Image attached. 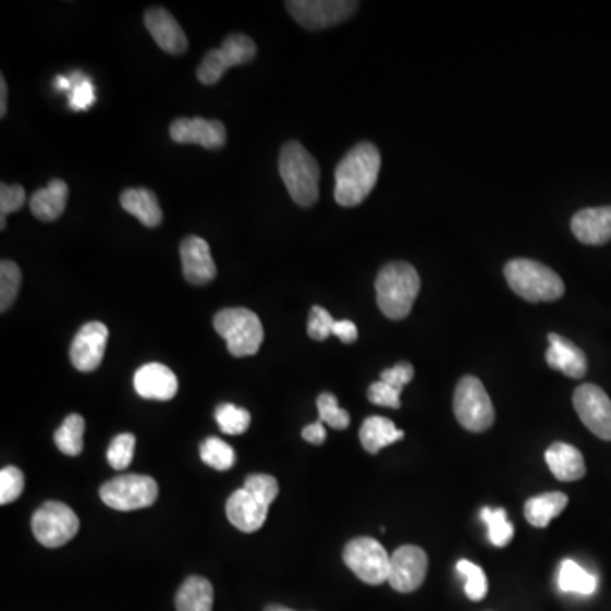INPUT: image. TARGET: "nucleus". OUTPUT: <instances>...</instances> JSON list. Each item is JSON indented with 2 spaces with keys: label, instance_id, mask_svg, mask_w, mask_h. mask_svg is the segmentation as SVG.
Wrapping results in <instances>:
<instances>
[{
  "label": "nucleus",
  "instance_id": "obj_1",
  "mask_svg": "<svg viewBox=\"0 0 611 611\" xmlns=\"http://www.w3.org/2000/svg\"><path fill=\"white\" fill-rule=\"evenodd\" d=\"M381 170V154L372 143H358L334 170V200L354 208L369 197Z\"/></svg>",
  "mask_w": 611,
  "mask_h": 611
},
{
  "label": "nucleus",
  "instance_id": "obj_2",
  "mask_svg": "<svg viewBox=\"0 0 611 611\" xmlns=\"http://www.w3.org/2000/svg\"><path fill=\"white\" fill-rule=\"evenodd\" d=\"M421 281L407 261H391L376 279L377 304L389 319H404L412 313Z\"/></svg>",
  "mask_w": 611,
  "mask_h": 611
},
{
  "label": "nucleus",
  "instance_id": "obj_3",
  "mask_svg": "<svg viewBox=\"0 0 611 611\" xmlns=\"http://www.w3.org/2000/svg\"><path fill=\"white\" fill-rule=\"evenodd\" d=\"M504 278L513 293L528 303H550L561 300L565 293V285L559 273L530 258L508 261Z\"/></svg>",
  "mask_w": 611,
  "mask_h": 611
},
{
  "label": "nucleus",
  "instance_id": "obj_4",
  "mask_svg": "<svg viewBox=\"0 0 611 611\" xmlns=\"http://www.w3.org/2000/svg\"><path fill=\"white\" fill-rule=\"evenodd\" d=\"M279 173L294 203L311 208L319 197V166L300 142H288L282 147Z\"/></svg>",
  "mask_w": 611,
  "mask_h": 611
},
{
  "label": "nucleus",
  "instance_id": "obj_5",
  "mask_svg": "<svg viewBox=\"0 0 611 611\" xmlns=\"http://www.w3.org/2000/svg\"><path fill=\"white\" fill-rule=\"evenodd\" d=\"M215 328L227 340L233 357H250L260 351L264 327L260 318L246 308H228L215 316Z\"/></svg>",
  "mask_w": 611,
  "mask_h": 611
},
{
  "label": "nucleus",
  "instance_id": "obj_6",
  "mask_svg": "<svg viewBox=\"0 0 611 611\" xmlns=\"http://www.w3.org/2000/svg\"><path fill=\"white\" fill-rule=\"evenodd\" d=\"M454 413L465 430H489L494 424V406L482 382L474 376L462 377L454 394Z\"/></svg>",
  "mask_w": 611,
  "mask_h": 611
},
{
  "label": "nucleus",
  "instance_id": "obj_7",
  "mask_svg": "<svg viewBox=\"0 0 611 611\" xmlns=\"http://www.w3.org/2000/svg\"><path fill=\"white\" fill-rule=\"evenodd\" d=\"M99 492L102 501L115 512H135L157 501L158 485L150 476L124 474L102 485Z\"/></svg>",
  "mask_w": 611,
  "mask_h": 611
},
{
  "label": "nucleus",
  "instance_id": "obj_8",
  "mask_svg": "<svg viewBox=\"0 0 611 611\" xmlns=\"http://www.w3.org/2000/svg\"><path fill=\"white\" fill-rule=\"evenodd\" d=\"M343 561L366 585L379 586L389 579L391 555L376 538L358 537L351 540L343 550Z\"/></svg>",
  "mask_w": 611,
  "mask_h": 611
},
{
  "label": "nucleus",
  "instance_id": "obj_9",
  "mask_svg": "<svg viewBox=\"0 0 611 611\" xmlns=\"http://www.w3.org/2000/svg\"><path fill=\"white\" fill-rule=\"evenodd\" d=\"M81 528L78 516L72 508L60 501H48L36 510L32 530L36 540L48 549L65 546Z\"/></svg>",
  "mask_w": 611,
  "mask_h": 611
},
{
  "label": "nucleus",
  "instance_id": "obj_10",
  "mask_svg": "<svg viewBox=\"0 0 611 611\" xmlns=\"http://www.w3.org/2000/svg\"><path fill=\"white\" fill-rule=\"evenodd\" d=\"M255 54L257 45L254 39L243 33H233L224 39L221 48L209 51L203 58L197 69V78L204 85L218 84L231 66L245 65L254 60Z\"/></svg>",
  "mask_w": 611,
  "mask_h": 611
},
{
  "label": "nucleus",
  "instance_id": "obj_11",
  "mask_svg": "<svg viewBox=\"0 0 611 611\" xmlns=\"http://www.w3.org/2000/svg\"><path fill=\"white\" fill-rule=\"evenodd\" d=\"M289 14L309 32L343 23L357 11L358 2L351 0H293L285 2Z\"/></svg>",
  "mask_w": 611,
  "mask_h": 611
},
{
  "label": "nucleus",
  "instance_id": "obj_12",
  "mask_svg": "<svg viewBox=\"0 0 611 611\" xmlns=\"http://www.w3.org/2000/svg\"><path fill=\"white\" fill-rule=\"evenodd\" d=\"M574 410L581 421L598 439L611 440V400L596 384H583L574 391Z\"/></svg>",
  "mask_w": 611,
  "mask_h": 611
},
{
  "label": "nucleus",
  "instance_id": "obj_13",
  "mask_svg": "<svg viewBox=\"0 0 611 611\" xmlns=\"http://www.w3.org/2000/svg\"><path fill=\"white\" fill-rule=\"evenodd\" d=\"M428 573V558L424 549L403 546L391 554L388 583L398 592H413L424 585Z\"/></svg>",
  "mask_w": 611,
  "mask_h": 611
},
{
  "label": "nucleus",
  "instance_id": "obj_14",
  "mask_svg": "<svg viewBox=\"0 0 611 611\" xmlns=\"http://www.w3.org/2000/svg\"><path fill=\"white\" fill-rule=\"evenodd\" d=\"M109 330L100 321L84 325L70 346V361L81 372H94L105 358Z\"/></svg>",
  "mask_w": 611,
  "mask_h": 611
},
{
  "label": "nucleus",
  "instance_id": "obj_15",
  "mask_svg": "<svg viewBox=\"0 0 611 611\" xmlns=\"http://www.w3.org/2000/svg\"><path fill=\"white\" fill-rule=\"evenodd\" d=\"M170 138L179 145H199L206 150H218L227 143V127L221 121L181 118L170 126Z\"/></svg>",
  "mask_w": 611,
  "mask_h": 611
},
{
  "label": "nucleus",
  "instance_id": "obj_16",
  "mask_svg": "<svg viewBox=\"0 0 611 611\" xmlns=\"http://www.w3.org/2000/svg\"><path fill=\"white\" fill-rule=\"evenodd\" d=\"M270 503L246 488L233 492L227 501V516L233 527L245 534L260 530L269 515Z\"/></svg>",
  "mask_w": 611,
  "mask_h": 611
},
{
  "label": "nucleus",
  "instance_id": "obj_17",
  "mask_svg": "<svg viewBox=\"0 0 611 611\" xmlns=\"http://www.w3.org/2000/svg\"><path fill=\"white\" fill-rule=\"evenodd\" d=\"M182 272L191 284L204 285L216 278L211 248L200 236H187L181 243Z\"/></svg>",
  "mask_w": 611,
  "mask_h": 611
},
{
  "label": "nucleus",
  "instance_id": "obj_18",
  "mask_svg": "<svg viewBox=\"0 0 611 611\" xmlns=\"http://www.w3.org/2000/svg\"><path fill=\"white\" fill-rule=\"evenodd\" d=\"M145 26L166 53L181 54L188 48L187 36L167 9L151 8L145 14Z\"/></svg>",
  "mask_w": 611,
  "mask_h": 611
},
{
  "label": "nucleus",
  "instance_id": "obj_19",
  "mask_svg": "<svg viewBox=\"0 0 611 611\" xmlns=\"http://www.w3.org/2000/svg\"><path fill=\"white\" fill-rule=\"evenodd\" d=\"M133 382H135L136 392L145 400L170 401L179 391L175 374L157 362L139 367Z\"/></svg>",
  "mask_w": 611,
  "mask_h": 611
},
{
  "label": "nucleus",
  "instance_id": "obj_20",
  "mask_svg": "<svg viewBox=\"0 0 611 611\" xmlns=\"http://www.w3.org/2000/svg\"><path fill=\"white\" fill-rule=\"evenodd\" d=\"M550 346L546 352V361L550 369L559 370L573 379H581L588 372V361L585 352L561 334L549 333Z\"/></svg>",
  "mask_w": 611,
  "mask_h": 611
},
{
  "label": "nucleus",
  "instance_id": "obj_21",
  "mask_svg": "<svg viewBox=\"0 0 611 611\" xmlns=\"http://www.w3.org/2000/svg\"><path fill=\"white\" fill-rule=\"evenodd\" d=\"M571 230L585 245H604L611 240V206L581 209L571 220Z\"/></svg>",
  "mask_w": 611,
  "mask_h": 611
},
{
  "label": "nucleus",
  "instance_id": "obj_22",
  "mask_svg": "<svg viewBox=\"0 0 611 611\" xmlns=\"http://www.w3.org/2000/svg\"><path fill=\"white\" fill-rule=\"evenodd\" d=\"M546 462L559 481H579L586 476L585 457L576 447L570 445V443H552L547 449Z\"/></svg>",
  "mask_w": 611,
  "mask_h": 611
},
{
  "label": "nucleus",
  "instance_id": "obj_23",
  "mask_svg": "<svg viewBox=\"0 0 611 611\" xmlns=\"http://www.w3.org/2000/svg\"><path fill=\"white\" fill-rule=\"evenodd\" d=\"M69 200V185L60 179L51 181L47 187L39 188L29 199V209L39 221L51 223L63 215Z\"/></svg>",
  "mask_w": 611,
  "mask_h": 611
},
{
  "label": "nucleus",
  "instance_id": "obj_24",
  "mask_svg": "<svg viewBox=\"0 0 611 611\" xmlns=\"http://www.w3.org/2000/svg\"><path fill=\"white\" fill-rule=\"evenodd\" d=\"M121 206L124 211L138 218L139 223L147 228H157L162 224L163 212L158 204L157 194L150 188H126L121 194Z\"/></svg>",
  "mask_w": 611,
  "mask_h": 611
},
{
  "label": "nucleus",
  "instance_id": "obj_25",
  "mask_svg": "<svg viewBox=\"0 0 611 611\" xmlns=\"http://www.w3.org/2000/svg\"><path fill=\"white\" fill-rule=\"evenodd\" d=\"M358 439L369 454L376 455L384 447L391 445L398 440H403L404 431H401L396 425L392 424L391 419L384 418V416H369L362 424Z\"/></svg>",
  "mask_w": 611,
  "mask_h": 611
},
{
  "label": "nucleus",
  "instance_id": "obj_26",
  "mask_svg": "<svg viewBox=\"0 0 611 611\" xmlns=\"http://www.w3.org/2000/svg\"><path fill=\"white\" fill-rule=\"evenodd\" d=\"M215 589L206 577L191 576L182 583L175 595L178 611H212Z\"/></svg>",
  "mask_w": 611,
  "mask_h": 611
},
{
  "label": "nucleus",
  "instance_id": "obj_27",
  "mask_svg": "<svg viewBox=\"0 0 611 611\" xmlns=\"http://www.w3.org/2000/svg\"><path fill=\"white\" fill-rule=\"evenodd\" d=\"M570 498L564 492H546L540 497L530 498L525 503V518L531 527L546 528L555 516L564 512Z\"/></svg>",
  "mask_w": 611,
  "mask_h": 611
},
{
  "label": "nucleus",
  "instance_id": "obj_28",
  "mask_svg": "<svg viewBox=\"0 0 611 611\" xmlns=\"http://www.w3.org/2000/svg\"><path fill=\"white\" fill-rule=\"evenodd\" d=\"M559 588L564 592L589 596L598 588V579L588 571L583 570L577 562L565 559L559 570Z\"/></svg>",
  "mask_w": 611,
  "mask_h": 611
},
{
  "label": "nucleus",
  "instance_id": "obj_29",
  "mask_svg": "<svg viewBox=\"0 0 611 611\" xmlns=\"http://www.w3.org/2000/svg\"><path fill=\"white\" fill-rule=\"evenodd\" d=\"M85 419L81 415H69L54 433V443L62 454L77 457L84 450Z\"/></svg>",
  "mask_w": 611,
  "mask_h": 611
},
{
  "label": "nucleus",
  "instance_id": "obj_30",
  "mask_svg": "<svg viewBox=\"0 0 611 611\" xmlns=\"http://www.w3.org/2000/svg\"><path fill=\"white\" fill-rule=\"evenodd\" d=\"M481 518L488 525V538L492 546L506 547L512 542L515 528L508 520L503 508H482Z\"/></svg>",
  "mask_w": 611,
  "mask_h": 611
},
{
  "label": "nucleus",
  "instance_id": "obj_31",
  "mask_svg": "<svg viewBox=\"0 0 611 611\" xmlns=\"http://www.w3.org/2000/svg\"><path fill=\"white\" fill-rule=\"evenodd\" d=\"M199 452L204 464H208L212 469L228 471L235 465L236 455L233 447L215 437L204 440Z\"/></svg>",
  "mask_w": 611,
  "mask_h": 611
},
{
  "label": "nucleus",
  "instance_id": "obj_32",
  "mask_svg": "<svg viewBox=\"0 0 611 611\" xmlns=\"http://www.w3.org/2000/svg\"><path fill=\"white\" fill-rule=\"evenodd\" d=\"M23 273L20 266L12 260H2L0 264V311L11 309L20 293Z\"/></svg>",
  "mask_w": 611,
  "mask_h": 611
},
{
  "label": "nucleus",
  "instance_id": "obj_33",
  "mask_svg": "<svg viewBox=\"0 0 611 611\" xmlns=\"http://www.w3.org/2000/svg\"><path fill=\"white\" fill-rule=\"evenodd\" d=\"M215 418L220 425V430L227 435L245 433L252 424L250 413L231 403H223L216 407Z\"/></svg>",
  "mask_w": 611,
  "mask_h": 611
},
{
  "label": "nucleus",
  "instance_id": "obj_34",
  "mask_svg": "<svg viewBox=\"0 0 611 611\" xmlns=\"http://www.w3.org/2000/svg\"><path fill=\"white\" fill-rule=\"evenodd\" d=\"M457 573L465 577V595L473 601L485 600L488 595V579H486L485 571L474 562L462 561L457 562Z\"/></svg>",
  "mask_w": 611,
  "mask_h": 611
},
{
  "label": "nucleus",
  "instance_id": "obj_35",
  "mask_svg": "<svg viewBox=\"0 0 611 611\" xmlns=\"http://www.w3.org/2000/svg\"><path fill=\"white\" fill-rule=\"evenodd\" d=\"M316 406H318L319 421L330 425L331 428L345 430L351 425V415L339 406V400L331 392L319 394Z\"/></svg>",
  "mask_w": 611,
  "mask_h": 611
},
{
  "label": "nucleus",
  "instance_id": "obj_36",
  "mask_svg": "<svg viewBox=\"0 0 611 611\" xmlns=\"http://www.w3.org/2000/svg\"><path fill=\"white\" fill-rule=\"evenodd\" d=\"M135 435L121 433L112 440L108 449V462L112 469L124 471L130 467L135 455Z\"/></svg>",
  "mask_w": 611,
  "mask_h": 611
},
{
  "label": "nucleus",
  "instance_id": "obj_37",
  "mask_svg": "<svg viewBox=\"0 0 611 611\" xmlns=\"http://www.w3.org/2000/svg\"><path fill=\"white\" fill-rule=\"evenodd\" d=\"M72 81V90H70V106L75 111H85V109L93 108L96 102V93H94V85L90 84L89 78L84 74L77 72L70 77Z\"/></svg>",
  "mask_w": 611,
  "mask_h": 611
},
{
  "label": "nucleus",
  "instance_id": "obj_38",
  "mask_svg": "<svg viewBox=\"0 0 611 611\" xmlns=\"http://www.w3.org/2000/svg\"><path fill=\"white\" fill-rule=\"evenodd\" d=\"M24 476L17 467H4L0 471V503L9 504L23 494Z\"/></svg>",
  "mask_w": 611,
  "mask_h": 611
},
{
  "label": "nucleus",
  "instance_id": "obj_39",
  "mask_svg": "<svg viewBox=\"0 0 611 611\" xmlns=\"http://www.w3.org/2000/svg\"><path fill=\"white\" fill-rule=\"evenodd\" d=\"M26 203V191L21 185H0V230H5V218Z\"/></svg>",
  "mask_w": 611,
  "mask_h": 611
},
{
  "label": "nucleus",
  "instance_id": "obj_40",
  "mask_svg": "<svg viewBox=\"0 0 611 611\" xmlns=\"http://www.w3.org/2000/svg\"><path fill=\"white\" fill-rule=\"evenodd\" d=\"M334 323L337 321L327 309L321 306H313L311 313H309L308 334L313 340L323 342L330 334H333Z\"/></svg>",
  "mask_w": 611,
  "mask_h": 611
},
{
  "label": "nucleus",
  "instance_id": "obj_41",
  "mask_svg": "<svg viewBox=\"0 0 611 611\" xmlns=\"http://www.w3.org/2000/svg\"><path fill=\"white\" fill-rule=\"evenodd\" d=\"M243 488L255 492L257 497L264 498L270 504L279 497L278 479L267 476V474H252V476L246 477Z\"/></svg>",
  "mask_w": 611,
  "mask_h": 611
},
{
  "label": "nucleus",
  "instance_id": "obj_42",
  "mask_svg": "<svg viewBox=\"0 0 611 611\" xmlns=\"http://www.w3.org/2000/svg\"><path fill=\"white\" fill-rule=\"evenodd\" d=\"M367 398H369L370 403L377 404V406L392 407V410H400L401 407V392L382 381L370 384Z\"/></svg>",
  "mask_w": 611,
  "mask_h": 611
},
{
  "label": "nucleus",
  "instance_id": "obj_43",
  "mask_svg": "<svg viewBox=\"0 0 611 611\" xmlns=\"http://www.w3.org/2000/svg\"><path fill=\"white\" fill-rule=\"evenodd\" d=\"M413 377H415V369H413L412 364L410 362H400L391 369L382 370L381 381L401 392L404 386L412 382Z\"/></svg>",
  "mask_w": 611,
  "mask_h": 611
},
{
  "label": "nucleus",
  "instance_id": "obj_44",
  "mask_svg": "<svg viewBox=\"0 0 611 611\" xmlns=\"http://www.w3.org/2000/svg\"><path fill=\"white\" fill-rule=\"evenodd\" d=\"M334 337H339L343 343H354L358 339V330L355 323H352L351 319H342V321H337L333 328Z\"/></svg>",
  "mask_w": 611,
  "mask_h": 611
},
{
  "label": "nucleus",
  "instance_id": "obj_45",
  "mask_svg": "<svg viewBox=\"0 0 611 611\" xmlns=\"http://www.w3.org/2000/svg\"><path fill=\"white\" fill-rule=\"evenodd\" d=\"M303 439L313 445H321L327 440V430H325L323 421H316V424L308 425L303 430Z\"/></svg>",
  "mask_w": 611,
  "mask_h": 611
},
{
  "label": "nucleus",
  "instance_id": "obj_46",
  "mask_svg": "<svg viewBox=\"0 0 611 611\" xmlns=\"http://www.w3.org/2000/svg\"><path fill=\"white\" fill-rule=\"evenodd\" d=\"M8 114V84L5 78H0V118Z\"/></svg>",
  "mask_w": 611,
  "mask_h": 611
},
{
  "label": "nucleus",
  "instance_id": "obj_47",
  "mask_svg": "<svg viewBox=\"0 0 611 611\" xmlns=\"http://www.w3.org/2000/svg\"><path fill=\"white\" fill-rule=\"evenodd\" d=\"M54 85H57V89L58 90H72V87H74V85H72V81H70V77H62V75H60V77H57V81H54Z\"/></svg>",
  "mask_w": 611,
  "mask_h": 611
},
{
  "label": "nucleus",
  "instance_id": "obj_48",
  "mask_svg": "<svg viewBox=\"0 0 611 611\" xmlns=\"http://www.w3.org/2000/svg\"><path fill=\"white\" fill-rule=\"evenodd\" d=\"M264 611H294V610H289V608L281 607V604H269V607L264 608Z\"/></svg>",
  "mask_w": 611,
  "mask_h": 611
}]
</instances>
